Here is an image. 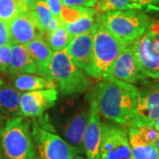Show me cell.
I'll list each match as a JSON object with an SVG mask.
<instances>
[{"instance_id":"1","label":"cell","mask_w":159,"mask_h":159,"mask_svg":"<svg viewBox=\"0 0 159 159\" xmlns=\"http://www.w3.org/2000/svg\"><path fill=\"white\" fill-rule=\"evenodd\" d=\"M100 116L128 126L134 116L139 88L112 77L102 79L92 89Z\"/></svg>"},{"instance_id":"2","label":"cell","mask_w":159,"mask_h":159,"mask_svg":"<svg viewBox=\"0 0 159 159\" xmlns=\"http://www.w3.org/2000/svg\"><path fill=\"white\" fill-rule=\"evenodd\" d=\"M89 118V107L86 97H68L52 112V123L77 155L84 153L83 136Z\"/></svg>"},{"instance_id":"3","label":"cell","mask_w":159,"mask_h":159,"mask_svg":"<svg viewBox=\"0 0 159 159\" xmlns=\"http://www.w3.org/2000/svg\"><path fill=\"white\" fill-rule=\"evenodd\" d=\"M31 125L32 121L24 116L6 119L0 133L2 159H38Z\"/></svg>"},{"instance_id":"4","label":"cell","mask_w":159,"mask_h":159,"mask_svg":"<svg viewBox=\"0 0 159 159\" xmlns=\"http://www.w3.org/2000/svg\"><path fill=\"white\" fill-rule=\"evenodd\" d=\"M102 25L126 45L140 39L148 30L151 19L135 9L97 13Z\"/></svg>"},{"instance_id":"5","label":"cell","mask_w":159,"mask_h":159,"mask_svg":"<svg viewBox=\"0 0 159 159\" xmlns=\"http://www.w3.org/2000/svg\"><path fill=\"white\" fill-rule=\"evenodd\" d=\"M50 72L63 97L79 96L90 88L89 76L73 62L66 51L54 52Z\"/></svg>"},{"instance_id":"6","label":"cell","mask_w":159,"mask_h":159,"mask_svg":"<svg viewBox=\"0 0 159 159\" xmlns=\"http://www.w3.org/2000/svg\"><path fill=\"white\" fill-rule=\"evenodd\" d=\"M92 35L95 79H105L109 76L114 61L127 45L114 36L102 25L98 14L92 29Z\"/></svg>"},{"instance_id":"7","label":"cell","mask_w":159,"mask_h":159,"mask_svg":"<svg viewBox=\"0 0 159 159\" xmlns=\"http://www.w3.org/2000/svg\"><path fill=\"white\" fill-rule=\"evenodd\" d=\"M43 117L31 120L32 136L38 159H70L77 155L68 142L56 133L49 119Z\"/></svg>"},{"instance_id":"8","label":"cell","mask_w":159,"mask_h":159,"mask_svg":"<svg viewBox=\"0 0 159 159\" xmlns=\"http://www.w3.org/2000/svg\"><path fill=\"white\" fill-rule=\"evenodd\" d=\"M100 159H134L125 126L102 121Z\"/></svg>"},{"instance_id":"9","label":"cell","mask_w":159,"mask_h":159,"mask_svg":"<svg viewBox=\"0 0 159 159\" xmlns=\"http://www.w3.org/2000/svg\"><path fill=\"white\" fill-rule=\"evenodd\" d=\"M159 117V82L149 83L139 89L134 116L131 122L133 126H153Z\"/></svg>"},{"instance_id":"10","label":"cell","mask_w":159,"mask_h":159,"mask_svg":"<svg viewBox=\"0 0 159 159\" xmlns=\"http://www.w3.org/2000/svg\"><path fill=\"white\" fill-rule=\"evenodd\" d=\"M131 47L142 74L147 78L159 80V49L151 36L146 32Z\"/></svg>"},{"instance_id":"11","label":"cell","mask_w":159,"mask_h":159,"mask_svg":"<svg viewBox=\"0 0 159 159\" xmlns=\"http://www.w3.org/2000/svg\"><path fill=\"white\" fill-rule=\"evenodd\" d=\"M108 77L125 81L130 84H147L148 78L142 74L137 64L130 45L125 46L114 61Z\"/></svg>"},{"instance_id":"12","label":"cell","mask_w":159,"mask_h":159,"mask_svg":"<svg viewBox=\"0 0 159 159\" xmlns=\"http://www.w3.org/2000/svg\"><path fill=\"white\" fill-rule=\"evenodd\" d=\"M58 92L56 89H42L24 92L20 100L21 116L27 118L43 117L45 111L56 105Z\"/></svg>"},{"instance_id":"13","label":"cell","mask_w":159,"mask_h":159,"mask_svg":"<svg viewBox=\"0 0 159 159\" xmlns=\"http://www.w3.org/2000/svg\"><path fill=\"white\" fill-rule=\"evenodd\" d=\"M86 97L89 107V118L83 136L84 154L87 159H100L102 121L93 93L90 91Z\"/></svg>"},{"instance_id":"14","label":"cell","mask_w":159,"mask_h":159,"mask_svg":"<svg viewBox=\"0 0 159 159\" xmlns=\"http://www.w3.org/2000/svg\"><path fill=\"white\" fill-rule=\"evenodd\" d=\"M65 51L73 62L89 77L95 78L92 29L88 33L74 36Z\"/></svg>"},{"instance_id":"15","label":"cell","mask_w":159,"mask_h":159,"mask_svg":"<svg viewBox=\"0 0 159 159\" xmlns=\"http://www.w3.org/2000/svg\"><path fill=\"white\" fill-rule=\"evenodd\" d=\"M8 25L11 44L27 45L35 38L43 36V32L30 11L20 12Z\"/></svg>"},{"instance_id":"16","label":"cell","mask_w":159,"mask_h":159,"mask_svg":"<svg viewBox=\"0 0 159 159\" xmlns=\"http://www.w3.org/2000/svg\"><path fill=\"white\" fill-rule=\"evenodd\" d=\"M26 46L34 61L36 74L45 79L53 80L50 72V66L54 51L46 43L43 36L31 41Z\"/></svg>"},{"instance_id":"17","label":"cell","mask_w":159,"mask_h":159,"mask_svg":"<svg viewBox=\"0 0 159 159\" xmlns=\"http://www.w3.org/2000/svg\"><path fill=\"white\" fill-rule=\"evenodd\" d=\"M8 74L14 78L20 74H36L34 61L26 45L11 44V53Z\"/></svg>"},{"instance_id":"18","label":"cell","mask_w":159,"mask_h":159,"mask_svg":"<svg viewBox=\"0 0 159 159\" xmlns=\"http://www.w3.org/2000/svg\"><path fill=\"white\" fill-rule=\"evenodd\" d=\"M21 92L10 83H3L0 88V112L6 118L21 116L20 100Z\"/></svg>"},{"instance_id":"19","label":"cell","mask_w":159,"mask_h":159,"mask_svg":"<svg viewBox=\"0 0 159 159\" xmlns=\"http://www.w3.org/2000/svg\"><path fill=\"white\" fill-rule=\"evenodd\" d=\"M13 86L20 92L42 90V89L57 90V83L54 80H50L42 76L32 74H20L14 77Z\"/></svg>"},{"instance_id":"20","label":"cell","mask_w":159,"mask_h":159,"mask_svg":"<svg viewBox=\"0 0 159 159\" xmlns=\"http://www.w3.org/2000/svg\"><path fill=\"white\" fill-rule=\"evenodd\" d=\"M43 38L52 51L57 52L65 51L73 40L74 36L69 33L67 29L63 25L62 27L53 32L45 33L43 35Z\"/></svg>"},{"instance_id":"21","label":"cell","mask_w":159,"mask_h":159,"mask_svg":"<svg viewBox=\"0 0 159 159\" xmlns=\"http://www.w3.org/2000/svg\"><path fill=\"white\" fill-rule=\"evenodd\" d=\"M97 15V11L94 8H92L90 11L86 13L81 18H80L78 20L71 23H63V25L67 29L69 33L74 37L91 31V29H93Z\"/></svg>"},{"instance_id":"22","label":"cell","mask_w":159,"mask_h":159,"mask_svg":"<svg viewBox=\"0 0 159 159\" xmlns=\"http://www.w3.org/2000/svg\"><path fill=\"white\" fill-rule=\"evenodd\" d=\"M30 11L33 14L35 21L39 26L43 35L48 28L49 23L53 18V14L51 11L50 7L46 4L44 0H37Z\"/></svg>"},{"instance_id":"23","label":"cell","mask_w":159,"mask_h":159,"mask_svg":"<svg viewBox=\"0 0 159 159\" xmlns=\"http://www.w3.org/2000/svg\"><path fill=\"white\" fill-rule=\"evenodd\" d=\"M93 8L97 13H105L108 11L135 9V6L131 0H98Z\"/></svg>"},{"instance_id":"24","label":"cell","mask_w":159,"mask_h":159,"mask_svg":"<svg viewBox=\"0 0 159 159\" xmlns=\"http://www.w3.org/2000/svg\"><path fill=\"white\" fill-rule=\"evenodd\" d=\"M131 148L134 159H159L157 145L138 143L132 144Z\"/></svg>"},{"instance_id":"25","label":"cell","mask_w":159,"mask_h":159,"mask_svg":"<svg viewBox=\"0 0 159 159\" xmlns=\"http://www.w3.org/2000/svg\"><path fill=\"white\" fill-rule=\"evenodd\" d=\"M93 7L85 6H67L63 5L60 19L63 23H71L78 20L86 13L92 10Z\"/></svg>"},{"instance_id":"26","label":"cell","mask_w":159,"mask_h":159,"mask_svg":"<svg viewBox=\"0 0 159 159\" xmlns=\"http://www.w3.org/2000/svg\"><path fill=\"white\" fill-rule=\"evenodd\" d=\"M21 12L16 0H0V20L9 23Z\"/></svg>"},{"instance_id":"27","label":"cell","mask_w":159,"mask_h":159,"mask_svg":"<svg viewBox=\"0 0 159 159\" xmlns=\"http://www.w3.org/2000/svg\"><path fill=\"white\" fill-rule=\"evenodd\" d=\"M11 53V43L0 47V73H8Z\"/></svg>"},{"instance_id":"28","label":"cell","mask_w":159,"mask_h":159,"mask_svg":"<svg viewBox=\"0 0 159 159\" xmlns=\"http://www.w3.org/2000/svg\"><path fill=\"white\" fill-rule=\"evenodd\" d=\"M136 10L154 11H159V0H131Z\"/></svg>"},{"instance_id":"29","label":"cell","mask_w":159,"mask_h":159,"mask_svg":"<svg viewBox=\"0 0 159 159\" xmlns=\"http://www.w3.org/2000/svg\"><path fill=\"white\" fill-rule=\"evenodd\" d=\"M11 43L9 25L6 21L0 20V47Z\"/></svg>"},{"instance_id":"30","label":"cell","mask_w":159,"mask_h":159,"mask_svg":"<svg viewBox=\"0 0 159 159\" xmlns=\"http://www.w3.org/2000/svg\"><path fill=\"white\" fill-rule=\"evenodd\" d=\"M44 1L48 5V6L50 7L53 16L57 18V19H60L61 11H62V7L63 5H64L62 0H44Z\"/></svg>"},{"instance_id":"31","label":"cell","mask_w":159,"mask_h":159,"mask_svg":"<svg viewBox=\"0 0 159 159\" xmlns=\"http://www.w3.org/2000/svg\"><path fill=\"white\" fill-rule=\"evenodd\" d=\"M147 33L155 41L156 44L157 45L159 49V20H151L150 25H149L148 30H147Z\"/></svg>"},{"instance_id":"32","label":"cell","mask_w":159,"mask_h":159,"mask_svg":"<svg viewBox=\"0 0 159 159\" xmlns=\"http://www.w3.org/2000/svg\"><path fill=\"white\" fill-rule=\"evenodd\" d=\"M63 4L67 6H85L93 7L98 0H62Z\"/></svg>"},{"instance_id":"33","label":"cell","mask_w":159,"mask_h":159,"mask_svg":"<svg viewBox=\"0 0 159 159\" xmlns=\"http://www.w3.org/2000/svg\"><path fill=\"white\" fill-rule=\"evenodd\" d=\"M36 1L37 0H16L18 5L20 7L21 12L31 11Z\"/></svg>"},{"instance_id":"34","label":"cell","mask_w":159,"mask_h":159,"mask_svg":"<svg viewBox=\"0 0 159 159\" xmlns=\"http://www.w3.org/2000/svg\"><path fill=\"white\" fill-rule=\"evenodd\" d=\"M63 26V21L60 20V19H57V18L54 17L51 19V20L49 23L48 25V28L46 29L45 33H51V32H53L55 30H57V29H59L60 27ZM44 33V34H45Z\"/></svg>"},{"instance_id":"35","label":"cell","mask_w":159,"mask_h":159,"mask_svg":"<svg viewBox=\"0 0 159 159\" xmlns=\"http://www.w3.org/2000/svg\"><path fill=\"white\" fill-rule=\"evenodd\" d=\"M8 119V118H6L5 115H3V114L0 112V133H1L2 129L4 128L5 124H6V119Z\"/></svg>"},{"instance_id":"36","label":"cell","mask_w":159,"mask_h":159,"mask_svg":"<svg viewBox=\"0 0 159 159\" xmlns=\"http://www.w3.org/2000/svg\"><path fill=\"white\" fill-rule=\"evenodd\" d=\"M154 127L157 129V131H158L159 132V117L157 118V119L155 121V123H154V125H153Z\"/></svg>"},{"instance_id":"37","label":"cell","mask_w":159,"mask_h":159,"mask_svg":"<svg viewBox=\"0 0 159 159\" xmlns=\"http://www.w3.org/2000/svg\"><path fill=\"white\" fill-rule=\"evenodd\" d=\"M70 159H87V158H84V157H82L80 155H74Z\"/></svg>"},{"instance_id":"38","label":"cell","mask_w":159,"mask_h":159,"mask_svg":"<svg viewBox=\"0 0 159 159\" xmlns=\"http://www.w3.org/2000/svg\"><path fill=\"white\" fill-rule=\"evenodd\" d=\"M3 85V80H1V78H0V88H1V86Z\"/></svg>"},{"instance_id":"39","label":"cell","mask_w":159,"mask_h":159,"mask_svg":"<svg viewBox=\"0 0 159 159\" xmlns=\"http://www.w3.org/2000/svg\"><path fill=\"white\" fill-rule=\"evenodd\" d=\"M157 152H158V157H159V145H158V147H157Z\"/></svg>"},{"instance_id":"40","label":"cell","mask_w":159,"mask_h":159,"mask_svg":"<svg viewBox=\"0 0 159 159\" xmlns=\"http://www.w3.org/2000/svg\"><path fill=\"white\" fill-rule=\"evenodd\" d=\"M0 159H2V155H1V152H0Z\"/></svg>"}]
</instances>
